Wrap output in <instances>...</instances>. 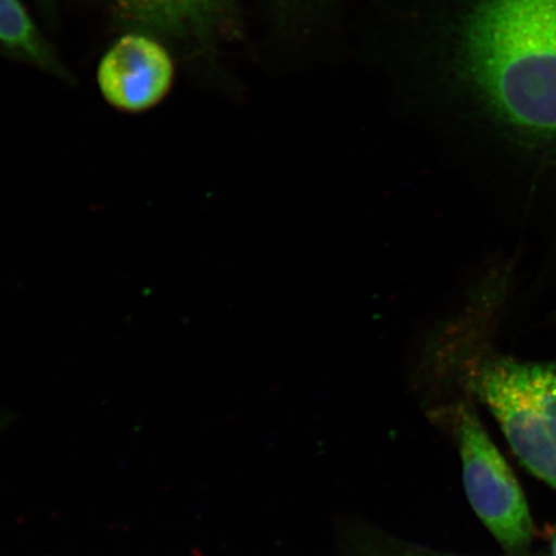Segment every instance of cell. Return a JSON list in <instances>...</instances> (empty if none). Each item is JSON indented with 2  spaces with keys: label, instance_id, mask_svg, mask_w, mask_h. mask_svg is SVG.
<instances>
[{
  "label": "cell",
  "instance_id": "obj_1",
  "mask_svg": "<svg viewBox=\"0 0 556 556\" xmlns=\"http://www.w3.org/2000/svg\"><path fill=\"white\" fill-rule=\"evenodd\" d=\"M442 52L486 114L519 134L556 137V0H448Z\"/></svg>",
  "mask_w": 556,
  "mask_h": 556
},
{
  "label": "cell",
  "instance_id": "obj_7",
  "mask_svg": "<svg viewBox=\"0 0 556 556\" xmlns=\"http://www.w3.org/2000/svg\"><path fill=\"white\" fill-rule=\"evenodd\" d=\"M344 551L345 556H460L408 544L365 526L351 527V530L345 533ZM511 556L538 555L520 553Z\"/></svg>",
  "mask_w": 556,
  "mask_h": 556
},
{
  "label": "cell",
  "instance_id": "obj_8",
  "mask_svg": "<svg viewBox=\"0 0 556 556\" xmlns=\"http://www.w3.org/2000/svg\"><path fill=\"white\" fill-rule=\"evenodd\" d=\"M278 4L295 9V7H305L317 2V0H276Z\"/></svg>",
  "mask_w": 556,
  "mask_h": 556
},
{
  "label": "cell",
  "instance_id": "obj_3",
  "mask_svg": "<svg viewBox=\"0 0 556 556\" xmlns=\"http://www.w3.org/2000/svg\"><path fill=\"white\" fill-rule=\"evenodd\" d=\"M456 422L463 481L472 510L507 553H525L534 525L518 479L472 409L458 408Z\"/></svg>",
  "mask_w": 556,
  "mask_h": 556
},
{
  "label": "cell",
  "instance_id": "obj_6",
  "mask_svg": "<svg viewBox=\"0 0 556 556\" xmlns=\"http://www.w3.org/2000/svg\"><path fill=\"white\" fill-rule=\"evenodd\" d=\"M0 50L54 78L73 80L20 0H0Z\"/></svg>",
  "mask_w": 556,
  "mask_h": 556
},
{
  "label": "cell",
  "instance_id": "obj_4",
  "mask_svg": "<svg viewBox=\"0 0 556 556\" xmlns=\"http://www.w3.org/2000/svg\"><path fill=\"white\" fill-rule=\"evenodd\" d=\"M131 31L152 35L173 50L203 58L239 34L236 0H110Z\"/></svg>",
  "mask_w": 556,
  "mask_h": 556
},
{
  "label": "cell",
  "instance_id": "obj_10",
  "mask_svg": "<svg viewBox=\"0 0 556 556\" xmlns=\"http://www.w3.org/2000/svg\"><path fill=\"white\" fill-rule=\"evenodd\" d=\"M552 553H553V556H556V532H555L554 539H553Z\"/></svg>",
  "mask_w": 556,
  "mask_h": 556
},
{
  "label": "cell",
  "instance_id": "obj_9",
  "mask_svg": "<svg viewBox=\"0 0 556 556\" xmlns=\"http://www.w3.org/2000/svg\"><path fill=\"white\" fill-rule=\"evenodd\" d=\"M41 3H43L48 9H51V7L58 2V0H40Z\"/></svg>",
  "mask_w": 556,
  "mask_h": 556
},
{
  "label": "cell",
  "instance_id": "obj_2",
  "mask_svg": "<svg viewBox=\"0 0 556 556\" xmlns=\"http://www.w3.org/2000/svg\"><path fill=\"white\" fill-rule=\"evenodd\" d=\"M467 381L521 465L556 491V363L486 357Z\"/></svg>",
  "mask_w": 556,
  "mask_h": 556
},
{
  "label": "cell",
  "instance_id": "obj_5",
  "mask_svg": "<svg viewBox=\"0 0 556 556\" xmlns=\"http://www.w3.org/2000/svg\"><path fill=\"white\" fill-rule=\"evenodd\" d=\"M176 65L169 47L150 34H125L103 54L97 86L104 102L123 114H143L170 93Z\"/></svg>",
  "mask_w": 556,
  "mask_h": 556
}]
</instances>
